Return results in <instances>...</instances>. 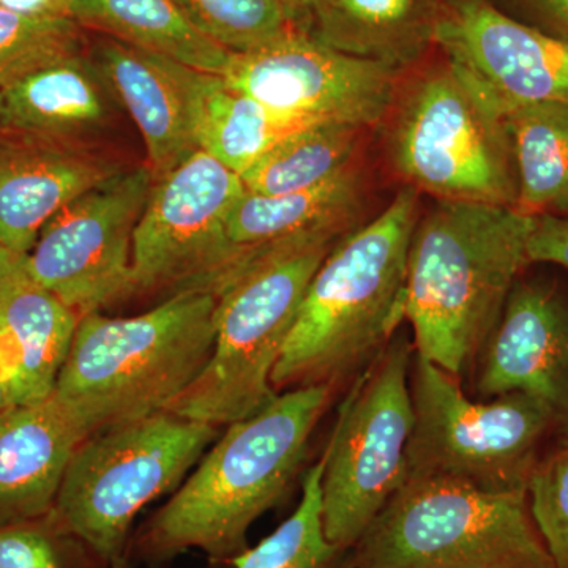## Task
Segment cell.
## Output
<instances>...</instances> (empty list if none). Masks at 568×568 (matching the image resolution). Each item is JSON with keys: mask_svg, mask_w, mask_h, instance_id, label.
<instances>
[{"mask_svg": "<svg viewBox=\"0 0 568 568\" xmlns=\"http://www.w3.org/2000/svg\"><path fill=\"white\" fill-rule=\"evenodd\" d=\"M0 6L32 17L70 18L71 0H0Z\"/></svg>", "mask_w": 568, "mask_h": 568, "instance_id": "obj_34", "label": "cell"}, {"mask_svg": "<svg viewBox=\"0 0 568 568\" xmlns=\"http://www.w3.org/2000/svg\"><path fill=\"white\" fill-rule=\"evenodd\" d=\"M71 18L32 17L0 6V91L44 67L88 50Z\"/></svg>", "mask_w": 568, "mask_h": 568, "instance_id": "obj_28", "label": "cell"}, {"mask_svg": "<svg viewBox=\"0 0 568 568\" xmlns=\"http://www.w3.org/2000/svg\"><path fill=\"white\" fill-rule=\"evenodd\" d=\"M85 52L140 129L155 181L197 151L186 93L189 67L103 33Z\"/></svg>", "mask_w": 568, "mask_h": 568, "instance_id": "obj_17", "label": "cell"}, {"mask_svg": "<svg viewBox=\"0 0 568 568\" xmlns=\"http://www.w3.org/2000/svg\"><path fill=\"white\" fill-rule=\"evenodd\" d=\"M216 294L181 291L149 312L82 316L54 395L85 439L114 425L166 410L207 365Z\"/></svg>", "mask_w": 568, "mask_h": 568, "instance_id": "obj_4", "label": "cell"}, {"mask_svg": "<svg viewBox=\"0 0 568 568\" xmlns=\"http://www.w3.org/2000/svg\"><path fill=\"white\" fill-rule=\"evenodd\" d=\"M459 379L414 353L406 480L440 477L485 491L528 493L545 443L559 435L551 410L525 394L470 399Z\"/></svg>", "mask_w": 568, "mask_h": 568, "instance_id": "obj_8", "label": "cell"}, {"mask_svg": "<svg viewBox=\"0 0 568 568\" xmlns=\"http://www.w3.org/2000/svg\"><path fill=\"white\" fill-rule=\"evenodd\" d=\"M488 103L499 115L510 144L518 211L534 216L567 215L568 103Z\"/></svg>", "mask_w": 568, "mask_h": 568, "instance_id": "obj_24", "label": "cell"}, {"mask_svg": "<svg viewBox=\"0 0 568 568\" xmlns=\"http://www.w3.org/2000/svg\"><path fill=\"white\" fill-rule=\"evenodd\" d=\"M122 168L81 141L0 132V246L26 256L41 231Z\"/></svg>", "mask_w": 568, "mask_h": 568, "instance_id": "obj_16", "label": "cell"}, {"mask_svg": "<svg viewBox=\"0 0 568 568\" xmlns=\"http://www.w3.org/2000/svg\"><path fill=\"white\" fill-rule=\"evenodd\" d=\"M84 439L54 392L0 414V528L51 514L70 459Z\"/></svg>", "mask_w": 568, "mask_h": 568, "instance_id": "obj_18", "label": "cell"}, {"mask_svg": "<svg viewBox=\"0 0 568 568\" xmlns=\"http://www.w3.org/2000/svg\"><path fill=\"white\" fill-rule=\"evenodd\" d=\"M245 193L241 175L200 149L155 181L133 235V293H215L235 265L227 220Z\"/></svg>", "mask_w": 568, "mask_h": 568, "instance_id": "obj_11", "label": "cell"}, {"mask_svg": "<svg viewBox=\"0 0 568 568\" xmlns=\"http://www.w3.org/2000/svg\"><path fill=\"white\" fill-rule=\"evenodd\" d=\"M324 459L321 457L304 477L302 499L260 544L248 547L227 562L233 568H353L351 549L339 548L325 537L323 526Z\"/></svg>", "mask_w": 568, "mask_h": 568, "instance_id": "obj_27", "label": "cell"}, {"mask_svg": "<svg viewBox=\"0 0 568 568\" xmlns=\"http://www.w3.org/2000/svg\"><path fill=\"white\" fill-rule=\"evenodd\" d=\"M528 261L529 264H556L568 268V215H536L528 241Z\"/></svg>", "mask_w": 568, "mask_h": 568, "instance_id": "obj_32", "label": "cell"}, {"mask_svg": "<svg viewBox=\"0 0 568 568\" xmlns=\"http://www.w3.org/2000/svg\"><path fill=\"white\" fill-rule=\"evenodd\" d=\"M567 215H568V213H567Z\"/></svg>", "mask_w": 568, "mask_h": 568, "instance_id": "obj_41", "label": "cell"}, {"mask_svg": "<svg viewBox=\"0 0 568 568\" xmlns=\"http://www.w3.org/2000/svg\"><path fill=\"white\" fill-rule=\"evenodd\" d=\"M437 11L432 0H304L297 29L402 73L435 44Z\"/></svg>", "mask_w": 568, "mask_h": 568, "instance_id": "obj_21", "label": "cell"}, {"mask_svg": "<svg viewBox=\"0 0 568 568\" xmlns=\"http://www.w3.org/2000/svg\"><path fill=\"white\" fill-rule=\"evenodd\" d=\"M474 365L481 399L532 396L568 436V301L556 287L518 278Z\"/></svg>", "mask_w": 568, "mask_h": 568, "instance_id": "obj_15", "label": "cell"}, {"mask_svg": "<svg viewBox=\"0 0 568 568\" xmlns=\"http://www.w3.org/2000/svg\"><path fill=\"white\" fill-rule=\"evenodd\" d=\"M186 93L197 149L239 175L284 138L321 122L274 110L235 91L222 74L192 67L186 71Z\"/></svg>", "mask_w": 568, "mask_h": 568, "instance_id": "obj_22", "label": "cell"}, {"mask_svg": "<svg viewBox=\"0 0 568 568\" xmlns=\"http://www.w3.org/2000/svg\"><path fill=\"white\" fill-rule=\"evenodd\" d=\"M284 6L290 9L291 14H293L295 26L298 24V17H301L302 2L304 0H282Z\"/></svg>", "mask_w": 568, "mask_h": 568, "instance_id": "obj_37", "label": "cell"}, {"mask_svg": "<svg viewBox=\"0 0 568 568\" xmlns=\"http://www.w3.org/2000/svg\"><path fill=\"white\" fill-rule=\"evenodd\" d=\"M540 24L541 31L568 43V0H515Z\"/></svg>", "mask_w": 568, "mask_h": 568, "instance_id": "obj_33", "label": "cell"}, {"mask_svg": "<svg viewBox=\"0 0 568 568\" xmlns=\"http://www.w3.org/2000/svg\"><path fill=\"white\" fill-rule=\"evenodd\" d=\"M151 168L122 170L47 224L24 265L78 317L133 293V235L153 189Z\"/></svg>", "mask_w": 568, "mask_h": 568, "instance_id": "obj_12", "label": "cell"}, {"mask_svg": "<svg viewBox=\"0 0 568 568\" xmlns=\"http://www.w3.org/2000/svg\"><path fill=\"white\" fill-rule=\"evenodd\" d=\"M22 260H24L22 254L10 252V250L0 246V290H2L11 274L20 267Z\"/></svg>", "mask_w": 568, "mask_h": 568, "instance_id": "obj_35", "label": "cell"}, {"mask_svg": "<svg viewBox=\"0 0 568 568\" xmlns=\"http://www.w3.org/2000/svg\"><path fill=\"white\" fill-rule=\"evenodd\" d=\"M332 386L280 392L263 410L226 426L196 469L136 536L149 562L197 549L226 564L248 548V530L293 487Z\"/></svg>", "mask_w": 568, "mask_h": 568, "instance_id": "obj_1", "label": "cell"}, {"mask_svg": "<svg viewBox=\"0 0 568 568\" xmlns=\"http://www.w3.org/2000/svg\"><path fill=\"white\" fill-rule=\"evenodd\" d=\"M418 223L416 189L327 254L308 284L275 366V390L335 387L362 372L405 321L407 260Z\"/></svg>", "mask_w": 568, "mask_h": 568, "instance_id": "obj_3", "label": "cell"}, {"mask_svg": "<svg viewBox=\"0 0 568 568\" xmlns=\"http://www.w3.org/2000/svg\"><path fill=\"white\" fill-rule=\"evenodd\" d=\"M398 74L294 29L256 50L231 55L222 77L235 91L274 110L366 129L390 110Z\"/></svg>", "mask_w": 568, "mask_h": 568, "instance_id": "obj_13", "label": "cell"}, {"mask_svg": "<svg viewBox=\"0 0 568 568\" xmlns=\"http://www.w3.org/2000/svg\"><path fill=\"white\" fill-rule=\"evenodd\" d=\"M110 568H129V556H125V558L115 560L114 564H111Z\"/></svg>", "mask_w": 568, "mask_h": 568, "instance_id": "obj_38", "label": "cell"}, {"mask_svg": "<svg viewBox=\"0 0 568 568\" xmlns=\"http://www.w3.org/2000/svg\"><path fill=\"white\" fill-rule=\"evenodd\" d=\"M339 241L283 250L220 284L211 358L168 413L222 428L271 405L272 376L308 284Z\"/></svg>", "mask_w": 568, "mask_h": 568, "instance_id": "obj_6", "label": "cell"}, {"mask_svg": "<svg viewBox=\"0 0 568 568\" xmlns=\"http://www.w3.org/2000/svg\"><path fill=\"white\" fill-rule=\"evenodd\" d=\"M530 511L555 568H568V450L545 455L528 487Z\"/></svg>", "mask_w": 568, "mask_h": 568, "instance_id": "obj_30", "label": "cell"}, {"mask_svg": "<svg viewBox=\"0 0 568 568\" xmlns=\"http://www.w3.org/2000/svg\"><path fill=\"white\" fill-rule=\"evenodd\" d=\"M63 534L47 518L0 528V568H65Z\"/></svg>", "mask_w": 568, "mask_h": 568, "instance_id": "obj_31", "label": "cell"}, {"mask_svg": "<svg viewBox=\"0 0 568 568\" xmlns=\"http://www.w3.org/2000/svg\"><path fill=\"white\" fill-rule=\"evenodd\" d=\"M0 132H2V125H0Z\"/></svg>", "mask_w": 568, "mask_h": 568, "instance_id": "obj_40", "label": "cell"}, {"mask_svg": "<svg viewBox=\"0 0 568 568\" xmlns=\"http://www.w3.org/2000/svg\"><path fill=\"white\" fill-rule=\"evenodd\" d=\"M13 406H17V403H14L13 394H11L9 381H7L3 369L0 368V414L6 413Z\"/></svg>", "mask_w": 568, "mask_h": 568, "instance_id": "obj_36", "label": "cell"}, {"mask_svg": "<svg viewBox=\"0 0 568 568\" xmlns=\"http://www.w3.org/2000/svg\"><path fill=\"white\" fill-rule=\"evenodd\" d=\"M353 568H555L528 493L407 478L351 549Z\"/></svg>", "mask_w": 568, "mask_h": 568, "instance_id": "obj_7", "label": "cell"}, {"mask_svg": "<svg viewBox=\"0 0 568 568\" xmlns=\"http://www.w3.org/2000/svg\"><path fill=\"white\" fill-rule=\"evenodd\" d=\"M219 436L168 410L95 433L71 457L47 519L110 567L125 558L138 515L181 487Z\"/></svg>", "mask_w": 568, "mask_h": 568, "instance_id": "obj_5", "label": "cell"}, {"mask_svg": "<svg viewBox=\"0 0 568 568\" xmlns=\"http://www.w3.org/2000/svg\"><path fill=\"white\" fill-rule=\"evenodd\" d=\"M435 44L491 103H568V43L488 0H446Z\"/></svg>", "mask_w": 568, "mask_h": 568, "instance_id": "obj_14", "label": "cell"}, {"mask_svg": "<svg viewBox=\"0 0 568 568\" xmlns=\"http://www.w3.org/2000/svg\"><path fill=\"white\" fill-rule=\"evenodd\" d=\"M559 446H560V447H564V448H567V450H568V436H566V437H560V439H559Z\"/></svg>", "mask_w": 568, "mask_h": 568, "instance_id": "obj_39", "label": "cell"}, {"mask_svg": "<svg viewBox=\"0 0 568 568\" xmlns=\"http://www.w3.org/2000/svg\"><path fill=\"white\" fill-rule=\"evenodd\" d=\"M358 203L361 179L353 168L301 192L275 196L246 192L227 220V237L235 254L227 278L283 250L345 237Z\"/></svg>", "mask_w": 568, "mask_h": 568, "instance_id": "obj_19", "label": "cell"}, {"mask_svg": "<svg viewBox=\"0 0 568 568\" xmlns=\"http://www.w3.org/2000/svg\"><path fill=\"white\" fill-rule=\"evenodd\" d=\"M414 353L405 336H394L339 409L321 480L324 532L336 547L353 549L405 485Z\"/></svg>", "mask_w": 568, "mask_h": 568, "instance_id": "obj_10", "label": "cell"}, {"mask_svg": "<svg viewBox=\"0 0 568 568\" xmlns=\"http://www.w3.org/2000/svg\"><path fill=\"white\" fill-rule=\"evenodd\" d=\"M70 18L205 73L223 74L233 55L194 29L173 0H71Z\"/></svg>", "mask_w": 568, "mask_h": 568, "instance_id": "obj_25", "label": "cell"}, {"mask_svg": "<svg viewBox=\"0 0 568 568\" xmlns=\"http://www.w3.org/2000/svg\"><path fill=\"white\" fill-rule=\"evenodd\" d=\"M390 151L413 189L439 201L517 209V173L503 122L448 62L407 93Z\"/></svg>", "mask_w": 568, "mask_h": 568, "instance_id": "obj_9", "label": "cell"}, {"mask_svg": "<svg viewBox=\"0 0 568 568\" xmlns=\"http://www.w3.org/2000/svg\"><path fill=\"white\" fill-rule=\"evenodd\" d=\"M362 130L345 122H317L298 130L241 174L246 192H301L343 173L351 168Z\"/></svg>", "mask_w": 568, "mask_h": 568, "instance_id": "obj_26", "label": "cell"}, {"mask_svg": "<svg viewBox=\"0 0 568 568\" xmlns=\"http://www.w3.org/2000/svg\"><path fill=\"white\" fill-rule=\"evenodd\" d=\"M194 29L242 54L286 36L295 26L282 0H173Z\"/></svg>", "mask_w": 568, "mask_h": 568, "instance_id": "obj_29", "label": "cell"}, {"mask_svg": "<svg viewBox=\"0 0 568 568\" xmlns=\"http://www.w3.org/2000/svg\"><path fill=\"white\" fill-rule=\"evenodd\" d=\"M534 219L515 207L454 201H437L418 219L405 297L416 354L457 377L476 364L529 265Z\"/></svg>", "mask_w": 568, "mask_h": 568, "instance_id": "obj_2", "label": "cell"}, {"mask_svg": "<svg viewBox=\"0 0 568 568\" xmlns=\"http://www.w3.org/2000/svg\"><path fill=\"white\" fill-rule=\"evenodd\" d=\"M108 92L84 51L0 91V125L10 132L80 141L106 121Z\"/></svg>", "mask_w": 568, "mask_h": 568, "instance_id": "obj_23", "label": "cell"}, {"mask_svg": "<svg viewBox=\"0 0 568 568\" xmlns=\"http://www.w3.org/2000/svg\"><path fill=\"white\" fill-rule=\"evenodd\" d=\"M80 317L33 282L24 260L0 290V368L18 405L54 392Z\"/></svg>", "mask_w": 568, "mask_h": 568, "instance_id": "obj_20", "label": "cell"}]
</instances>
